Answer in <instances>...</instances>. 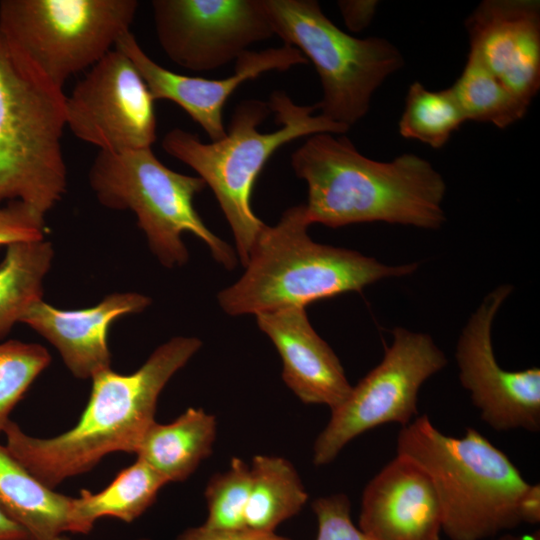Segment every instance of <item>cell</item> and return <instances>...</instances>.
Segmentation results:
<instances>
[{"mask_svg":"<svg viewBox=\"0 0 540 540\" xmlns=\"http://www.w3.org/2000/svg\"><path fill=\"white\" fill-rule=\"evenodd\" d=\"M201 346L199 338L177 336L157 347L131 374L111 368L98 372L91 378L88 403L73 428L52 438H37L10 420L3 430L6 448L51 489L91 470L112 452L136 453L155 422L161 391Z\"/></svg>","mask_w":540,"mask_h":540,"instance_id":"cell-2","label":"cell"},{"mask_svg":"<svg viewBox=\"0 0 540 540\" xmlns=\"http://www.w3.org/2000/svg\"><path fill=\"white\" fill-rule=\"evenodd\" d=\"M50 361L49 352L40 344L0 342V433L14 407Z\"/></svg>","mask_w":540,"mask_h":540,"instance_id":"cell-26","label":"cell"},{"mask_svg":"<svg viewBox=\"0 0 540 540\" xmlns=\"http://www.w3.org/2000/svg\"><path fill=\"white\" fill-rule=\"evenodd\" d=\"M250 482V466L238 457L231 460L228 470L212 476L204 493L208 516L203 525L219 530L246 529Z\"/></svg>","mask_w":540,"mask_h":540,"instance_id":"cell-27","label":"cell"},{"mask_svg":"<svg viewBox=\"0 0 540 540\" xmlns=\"http://www.w3.org/2000/svg\"><path fill=\"white\" fill-rule=\"evenodd\" d=\"M392 335L381 362L331 410L314 443L315 465L330 463L347 443L366 431L388 423L404 427L419 416L420 387L446 366L447 359L428 334L396 327Z\"/></svg>","mask_w":540,"mask_h":540,"instance_id":"cell-10","label":"cell"},{"mask_svg":"<svg viewBox=\"0 0 540 540\" xmlns=\"http://www.w3.org/2000/svg\"><path fill=\"white\" fill-rule=\"evenodd\" d=\"M464 122L466 118L450 87L431 91L415 81L407 91L398 131L403 138L440 149Z\"/></svg>","mask_w":540,"mask_h":540,"instance_id":"cell-25","label":"cell"},{"mask_svg":"<svg viewBox=\"0 0 540 540\" xmlns=\"http://www.w3.org/2000/svg\"><path fill=\"white\" fill-rule=\"evenodd\" d=\"M165 484L167 481L162 475L137 458L102 491L82 490L80 496L74 498L73 515L78 533H89L95 521L105 516L128 523L134 521L153 504Z\"/></svg>","mask_w":540,"mask_h":540,"instance_id":"cell-22","label":"cell"},{"mask_svg":"<svg viewBox=\"0 0 540 540\" xmlns=\"http://www.w3.org/2000/svg\"><path fill=\"white\" fill-rule=\"evenodd\" d=\"M138 6L136 0H2L0 32L63 88L130 32Z\"/></svg>","mask_w":540,"mask_h":540,"instance_id":"cell-9","label":"cell"},{"mask_svg":"<svg viewBox=\"0 0 540 540\" xmlns=\"http://www.w3.org/2000/svg\"><path fill=\"white\" fill-rule=\"evenodd\" d=\"M316 105H298L283 91L268 102L242 101L232 115L225 137L203 143L196 135L174 128L162 140L170 156L192 168L214 193L234 236L245 266L265 227L251 208L256 179L281 146L319 133L344 134L350 128L314 115Z\"/></svg>","mask_w":540,"mask_h":540,"instance_id":"cell-3","label":"cell"},{"mask_svg":"<svg viewBox=\"0 0 540 540\" xmlns=\"http://www.w3.org/2000/svg\"><path fill=\"white\" fill-rule=\"evenodd\" d=\"M495 540H540V531L536 530L531 534L525 535H513L506 533L498 536Z\"/></svg>","mask_w":540,"mask_h":540,"instance_id":"cell-34","label":"cell"},{"mask_svg":"<svg viewBox=\"0 0 540 540\" xmlns=\"http://www.w3.org/2000/svg\"><path fill=\"white\" fill-rule=\"evenodd\" d=\"M140 540H151L142 538ZM175 540H291L290 538L271 533L257 532L249 529L219 530L205 527L189 528Z\"/></svg>","mask_w":540,"mask_h":540,"instance_id":"cell-30","label":"cell"},{"mask_svg":"<svg viewBox=\"0 0 540 540\" xmlns=\"http://www.w3.org/2000/svg\"><path fill=\"white\" fill-rule=\"evenodd\" d=\"M54 540H70V539H69V538H67V537H66V536H64V535H61V536H59V537L55 538Z\"/></svg>","mask_w":540,"mask_h":540,"instance_id":"cell-35","label":"cell"},{"mask_svg":"<svg viewBox=\"0 0 540 540\" xmlns=\"http://www.w3.org/2000/svg\"><path fill=\"white\" fill-rule=\"evenodd\" d=\"M466 121L504 129L522 119L529 106L514 96L471 52L450 87Z\"/></svg>","mask_w":540,"mask_h":540,"instance_id":"cell-24","label":"cell"},{"mask_svg":"<svg viewBox=\"0 0 540 540\" xmlns=\"http://www.w3.org/2000/svg\"><path fill=\"white\" fill-rule=\"evenodd\" d=\"M66 95L0 32V203L45 216L62 198Z\"/></svg>","mask_w":540,"mask_h":540,"instance_id":"cell-6","label":"cell"},{"mask_svg":"<svg viewBox=\"0 0 540 540\" xmlns=\"http://www.w3.org/2000/svg\"><path fill=\"white\" fill-rule=\"evenodd\" d=\"M151 299L137 292L112 293L97 305L64 310L42 300L30 307L21 322L48 340L77 378H92L110 368L108 332L111 324L128 314L139 313Z\"/></svg>","mask_w":540,"mask_h":540,"instance_id":"cell-18","label":"cell"},{"mask_svg":"<svg viewBox=\"0 0 540 540\" xmlns=\"http://www.w3.org/2000/svg\"><path fill=\"white\" fill-rule=\"evenodd\" d=\"M378 1L373 0H342L338 7L344 22L349 30L361 32L369 26L374 15Z\"/></svg>","mask_w":540,"mask_h":540,"instance_id":"cell-31","label":"cell"},{"mask_svg":"<svg viewBox=\"0 0 540 540\" xmlns=\"http://www.w3.org/2000/svg\"><path fill=\"white\" fill-rule=\"evenodd\" d=\"M45 216L21 201L0 206V246L45 237Z\"/></svg>","mask_w":540,"mask_h":540,"instance_id":"cell-29","label":"cell"},{"mask_svg":"<svg viewBox=\"0 0 540 540\" xmlns=\"http://www.w3.org/2000/svg\"><path fill=\"white\" fill-rule=\"evenodd\" d=\"M216 432L214 415L190 407L171 423L154 422L135 454L167 483L184 481L212 453Z\"/></svg>","mask_w":540,"mask_h":540,"instance_id":"cell-20","label":"cell"},{"mask_svg":"<svg viewBox=\"0 0 540 540\" xmlns=\"http://www.w3.org/2000/svg\"><path fill=\"white\" fill-rule=\"evenodd\" d=\"M358 528L370 540H440L442 510L428 474L397 454L366 485Z\"/></svg>","mask_w":540,"mask_h":540,"instance_id":"cell-16","label":"cell"},{"mask_svg":"<svg viewBox=\"0 0 540 540\" xmlns=\"http://www.w3.org/2000/svg\"><path fill=\"white\" fill-rule=\"evenodd\" d=\"M397 454L430 477L450 540H485L520 524L517 503L529 486L505 453L474 428L447 436L424 414L402 427Z\"/></svg>","mask_w":540,"mask_h":540,"instance_id":"cell-5","label":"cell"},{"mask_svg":"<svg viewBox=\"0 0 540 540\" xmlns=\"http://www.w3.org/2000/svg\"><path fill=\"white\" fill-rule=\"evenodd\" d=\"M250 492L245 528L271 533L296 515L308 499L294 466L285 458L256 455L250 465Z\"/></svg>","mask_w":540,"mask_h":540,"instance_id":"cell-21","label":"cell"},{"mask_svg":"<svg viewBox=\"0 0 540 540\" xmlns=\"http://www.w3.org/2000/svg\"><path fill=\"white\" fill-rule=\"evenodd\" d=\"M97 200L114 210H132L149 248L167 267L189 259L182 234L190 232L209 248L227 270L236 267L234 249L209 230L194 208L193 199L206 184L200 177L166 167L151 148L122 152L99 151L89 171Z\"/></svg>","mask_w":540,"mask_h":540,"instance_id":"cell-7","label":"cell"},{"mask_svg":"<svg viewBox=\"0 0 540 540\" xmlns=\"http://www.w3.org/2000/svg\"><path fill=\"white\" fill-rule=\"evenodd\" d=\"M465 27L469 52L530 106L540 89V2L484 0Z\"/></svg>","mask_w":540,"mask_h":540,"instance_id":"cell-15","label":"cell"},{"mask_svg":"<svg viewBox=\"0 0 540 540\" xmlns=\"http://www.w3.org/2000/svg\"><path fill=\"white\" fill-rule=\"evenodd\" d=\"M0 540H29L27 532L0 506Z\"/></svg>","mask_w":540,"mask_h":540,"instance_id":"cell-33","label":"cell"},{"mask_svg":"<svg viewBox=\"0 0 540 540\" xmlns=\"http://www.w3.org/2000/svg\"><path fill=\"white\" fill-rule=\"evenodd\" d=\"M255 317L282 359L283 381L303 403L323 404L332 410L348 397L352 386L343 366L312 327L304 307L263 312Z\"/></svg>","mask_w":540,"mask_h":540,"instance_id":"cell-17","label":"cell"},{"mask_svg":"<svg viewBox=\"0 0 540 540\" xmlns=\"http://www.w3.org/2000/svg\"><path fill=\"white\" fill-rule=\"evenodd\" d=\"M291 165L307 183L310 225L386 222L438 229L446 221L444 178L416 154L381 162L361 154L346 136L319 133L294 151Z\"/></svg>","mask_w":540,"mask_h":540,"instance_id":"cell-1","label":"cell"},{"mask_svg":"<svg viewBox=\"0 0 540 540\" xmlns=\"http://www.w3.org/2000/svg\"><path fill=\"white\" fill-rule=\"evenodd\" d=\"M73 504V497L44 485L0 444V506L27 532L29 540L78 533Z\"/></svg>","mask_w":540,"mask_h":540,"instance_id":"cell-19","label":"cell"},{"mask_svg":"<svg viewBox=\"0 0 540 540\" xmlns=\"http://www.w3.org/2000/svg\"><path fill=\"white\" fill-rule=\"evenodd\" d=\"M115 48L134 63L154 100H168L181 107L212 142L225 137L223 109L228 98L245 81L268 71H286L308 60L295 47L247 50L235 60L234 73L224 79H206L172 72L152 60L131 32Z\"/></svg>","mask_w":540,"mask_h":540,"instance_id":"cell-14","label":"cell"},{"mask_svg":"<svg viewBox=\"0 0 540 540\" xmlns=\"http://www.w3.org/2000/svg\"><path fill=\"white\" fill-rule=\"evenodd\" d=\"M304 204L263 228L238 281L217 295L230 316L304 307L321 299L361 291L381 279L413 273L417 263L389 266L357 251L314 242Z\"/></svg>","mask_w":540,"mask_h":540,"instance_id":"cell-4","label":"cell"},{"mask_svg":"<svg viewBox=\"0 0 540 540\" xmlns=\"http://www.w3.org/2000/svg\"><path fill=\"white\" fill-rule=\"evenodd\" d=\"M151 6L164 53L191 71L217 69L275 35L262 0H153Z\"/></svg>","mask_w":540,"mask_h":540,"instance_id":"cell-12","label":"cell"},{"mask_svg":"<svg viewBox=\"0 0 540 540\" xmlns=\"http://www.w3.org/2000/svg\"><path fill=\"white\" fill-rule=\"evenodd\" d=\"M53 257V246L45 239L6 246L0 263V341L42 300L43 280Z\"/></svg>","mask_w":540,"mask_h":540,"instance_id":"cell-23","label":"cell"},{"mask_svg":"<svg viewBox=\"0 0 540 540\" xmlns=\"http://www.w3.org/2000/svg\"><path fill=\"white\" fill-rule=\"evenodd\" d=\"M275 35L314 65L323 90L320 115L351 127L369 111L374 92L404 65L382 37L356 38L337 27L314 0H262Z\"/></svg>","mask_w":540,"mask_h":540,"instance_id":"cell-8","label":"cell"},{"mask_svg":"<svg viewBox=\"0 0 540 540\" xmlns=\"http://www.w3.org/2000/svg\"><path fill=\"white\" fill-rule=\"evenodd\" d=\"M512 286L500 285L481 302L456 345L459 379L482 420L496 431L540 429V370H504L492 346L493 320Z\"/></svg>","mask_w":540,"mask_h":540,"instance_id":"cell-13","label":"cell"},{"mask_svg":"<svg viewBox=\"0 0 540 540\" xmlns=\"http://www.w3.org/2000/svg\"><path fill=\"white\" fill-rule=\"evenodd\" d=\"M312 508L318 524L316 540H370L352 522L350 501L345 494L320 497Z\"/></svg>","mask_w":540,"mask_h":540,"instance_id":"cell-28","label":"cell"},{"mask_svg":"<svg viewBox=\"0 0 540 540\" xmlns=\"http://www.w3.org/2000/svg\"><path fill=\"white\" fill-rule=\"evenodd\" d=\"M154 98L134 63L114 48L66 96V126L103 152L151 148Z\"/></svg>","mask_w":540,"mask_h":540,"instance_id":"cell-11","label":"cell"},{"mask_svg":"<svg viewBox=\"0 0 540 540\" xmlns=\"http://www.w3.org/2000/svg\"><path fill=\"white\" fill-rule=\"evenodd\" d=\"M517 515L520 523L537 524L540 522V486L529 484L517 503Z\"/></svg>","mask_w":540,"mask_h":540,"instance_id":"cell-32","label":"cell"}]
</instances>
